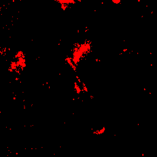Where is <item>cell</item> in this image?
<instances>
[{
    "label": "cell",
    "instance_id": "cell-1",
    "mask_svg": "<svg viewBox=\"0 0 157 157\" xmlns=\"http://www.w3.org/2000/svg\"><path fill=\"white\" fill-rule=\"evenodd\" d=\"M105 128L103 127V128H101V129H98L97 130L94 131V132H93V134H96V135H100V134H102L104 133V132H105Z\"/></svg>",
    "mask_w": 157,
    "mask_h": 157
}]
</instances>
